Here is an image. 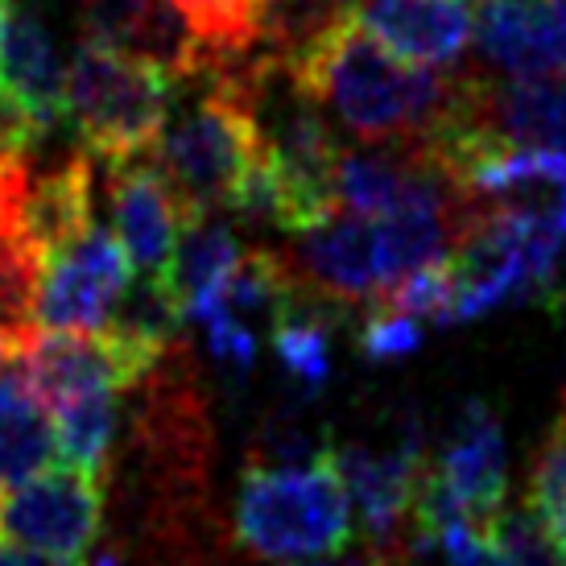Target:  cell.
I'll return each mask as SVG.
<instances>
[{"instance_id":"cell-1","label":"cell","mask_w":566,"mask_h":566,"mask_svg":"<svg viewBox=\"0 0 566 566\" xmlns=\"http://www.w3.org/2000/svg\"><path fill=\"white\" fill-rule=\"evenodd\" d=\"M282 71L294 92L331 112V120L364 145H426L455 116L472 83L451 66L397 59L356 25V17L339 21Z\"/></svg>"},{"instance_id":"cell-2","label":"cell","mask_w":566,"mask_h":566,"mask_svg":"<svg viewBox=\"0 0 566 566\" xmlns=\"http://www.w3.org/2000/svg\"><path fill=\"white\" fill-rule=\"evenodd\" d=\"M273 66V59L203 63V71L195 75L203 80V95L190 99L187 108L170 112L154 149L145 154L174 190L187 223L232 211L244 178L265 161L261 87Z\"/></svg>"},{"instance_id":"cell-3","label":"cell","mask_w":566,"mask_h":566,"mask_svg":"<svg viewBox=\"0 0 566 566\" xmlns=\"http://www.w3.org/2000/svg\"><path fill=\"white\" fill-rule=\"evenodd\" d=\"M232 537L240 551L265 563H302L339 554L352 542V501L335 459L298 468L249 463L237 484Z\"/></svg>"},{"instance_id":"cell-4","label":"cell","mask_w":566,"mask_h":566,"mask_svg":"<svg viewBox=\"0 0 566 566\" xmlns=\"http://www.w3.org/2000/svg\"><path fill=\"white\" fill-rule=\"evenodd\" d=\"M178 83L154 59L80 42L66 66V120L80 133L87 158L104 166L145 158L170 120Z\"/></svg>"},{"instance_id":"cell-5","label":"cell","mask_w":566,"mask_h":566,"mask_svg":"<svg viewBox=\"0 0 566 566\" xmlns=\"http://www.w3.org/2000/svg\"><path fill=\"white\" fill-rule=\"evenodd\" d=\"M133 261L108 228H83L38 269L30 331H104L133 282Z\"/></svg>"},{"instance_id":"cell-6","label":"cell","mask_w":566,"mask_h":566,"mask_svg":"<svg viewBox=\"0 0 566 566\" xmlns=\"http://www.w3.org/2000/svg\"><path fill=\"white\" fill-rule=\"evenodd\" d=\"M104 525L99 475L80 468H46L25 484L0 492V534L59 563H75L95 546Z\"/></svg>"},{"instance_id":"cell-7","label":"cell","mask_w":566,"mask_h":566,"mask_svg":"<svg viewBox=\"0 0 566 566\" xmlns=\"http://www.w3.org/2000/svg\"><path fill=\"white\" fill-rule=\"evenodd\" d=\"M331 459H335V472L344 480L347 501L360 513L368 546L385 551L389 558H401V537H406L401 525L413 513L418 475L430 459L418 422L401 426L394 447L377 451L364 442H347V447H331Z\"/></svg>"},{"instance_id":"cell-8","label":"cell","mask_w":566,"mask_h":566,"mask_svg":"<svg viewBox=\"0 0 566 566\" xmlns=\"http://www.w3.org/2000/svg\"><path fill=\"white\" fill-rule=\"evenodd\" d=\"M285 265L306 298L335 306H380L385 302V269H380L377 220L335 211L331 220L298 232Z\"/></svg>"},{"instance_id":"cell-9","label":"cell","mask_w":566,"mask_h":566,"mask_svg":"<svg viewBox=\"0 0 566 566\" xmlns=\"http://www.w3.org/2000/svg\"><path fill=\"white\" fill-rule=\"evenodd\" d=\"M108 203L116 240L125 244L128 261L145 277H166L174 252L187 228V216L166 187V178L154 170L149 158L112 161L108 166Z\"/></svg>"},{"instance_id":"cell-10","label":"cell","mask_w":566,"mask_h":566,"mask_svg":"<svg viewBox=\"0 0 566 566\" xmlns=\"http://www.w3.org/2000/svg\"><path fill=\"white\" fill-rule=\"evenodd\" d=\"M475 46L509 80L566 75V0H488Z\"/></svg>"},{"instance_id":"cell-11","label":"cell","mask_w":566,"mask_h":566,"mask_svg":"<svg viewBox=\"0 0 566 566\" xmlns=\"http://www.w3.org/2000/svg\"><path fill=\"white\" fill-rule=\"evenodd\" d=\"M352 17L380 46L418 66H455L475 42L468 0H356Z\"/></svg>"},{"instance_id":"cell-12","label":"cell","mask_w":566,"mask_h":566,"mask_svg":"<svg viewBox=\"0 0 566 566\" xmlns=\"http://www.w3.org/2000/svg\"><path fill=\"white\" fill-rule=\"evenodd\" d=\"M426 468L488 530V521L504 509V488H509L504 430L496 413L484 401H468L459 409L455 430L447 434L442 451L426 459Z\"/></svg>"},{"instance_id":"cell-13","label":"cell","mask_w":566,"mask_h":566,"mask_svg":"<svg viewBox=\"0 0 566 566\" xmlns=\"http://www.w3.org/2000/svg\"><path fill=\"white\" fill-rule=\"evenodd\" d=\"M463 116L501 145L566 149V75L484 83L472 75Z\"/></svg>"},{"instance_id":"cell-14","label":"cell","mask_w":566,"mask_h":566,"mask_svg":"<svg viewBox=\"0 0 566 566\" xmlns=\"http://www.w3.org/2000/svg\"><path fill=\"white\" fill-rule=\"evenodd\" d=\"M0 83L25 104V112L42 125V133L66 120V71L59 63L54 38H50L46 21L33 9H21L17 0L4 59H0Z\"/></svg>"},{"instance_id":"cell-15","label":"cell","mask_w":566,"mask_h":566,"mask_svg":"<svg viewBox=\"0 0 566 566\" xmlns=\"http://www.w3.org/2000/svg\"><path fill=\"white\" fill-rule=\"evenodd\" d=\"M59 455V434L46 401L33 394L21 368L0 373V492L46 472Z\"/></svg>"},{"instance_id":"cell-16","label":"cell","mask_w":566,"mask_h":566,"mask_svg":"<svg viewBox=\"0 0 566 566\" xmlns=\"http://www.w3.org/2000/svg\"><path fill=\"white\" fill-rule=\"evenodd\" d=\"M240 261H244V249H240L237 232L216 220V216L190 220L182 228V240H178V252H174V265L166 273V282L174 285V294L182 302L187 323L195 315H203L207 306L220 298Z\"/></svg>"},{"instance_id":"cell-17","label":"cell","mask_w":566,"mask_h":566,"mask_svg":"<svg viewBox=\"0 0 566 566\" xmlns=\"http://www.w3.org/2000/svg\"><path fill=\"white\" fill-rule=\"evenodd\" d=\"M273 360L306 401L331 380V327L315 311V298L302 294L285 315L273 318Z\"/></svg>"},{"instance_id":"cell-18","label":"cell","mask_w":566,"mask_h":566,"mask_svg":"<svg viewBox=\"0 0 566 566\" xmlns=\"http://www.w3.org/2000/svg\"><path fill=\"white\" fill-rule=\"evenodd\" d=\"M120 394L83 397L71 406L54 409V434H59V459L66 468H80L87 475H104L116 451V430H120Z\"/></svg>"},{"instance_id":"cell-19","label":"cell","mask_w":566,"mask_h":566,"mask_svg":"<svg viewBox=\"0 0 566 566\" xmlns=\"http://www.w3.org/2000/svg\"><path fill=\"white\" fill-rule=\"evenodd\" d=\"M170 4L203 46L207 63H216V59H244L261 42L269 0H170Z\"/></svg>"},{"instance_id":"cell-20","label":"cell","mask_w":566,"mask_h":566,"mask_svg":"<svg viewBox=\"0 0 566 566\" xmlns=\"http://www.w3.org/2000/svg\"><path fill=\"white\" fill-rule=\"evenodd\" d=\"M488 542L509 566H566L563 546L551 537L534 504H509L488 521Z\"/></svg>"},{"instance_id":"cell-21","label":"cell","mask_w":566,"mask_h":566,"mask_svg":"<svg viewBox=\"0 0 566 566\" xmlns=\"http://www.w3.org/2000/svg\"><path fill=\"white\" fill-rule=\"evenodd\" d=\"M530 504L566 554V422L542 439L530 463Z\"/></svg>"},{"instance_id":"cell-22","label":"cell","mask_w":566,"mask_h":566,"mask_svg":"<svg viewBox=\"0 0 566 566\" xmlns=\"http://www.w3.org/2000/svg\"><path fill=\"white\" fill-rule=\"evenodd\" d=\"M195 323L203 327L211 360L220 364L232 380H249L252 368H256V356H261V339H256L252 323H244V318L232 315V311H220V306L199 315Z\"/></svg>"},{"instance_id":"cell-23","label":"cell","mask_w":566,"mask_h":566,"mask_svg":"<svg viewBox=\"0 0 566 566\" xmlns=\"http://www.w3.org/2000/svg\"><path fill=\"white\" fill-rule=\"evenodd\" d=\"M422 327L426 323L418 315H406L397 306H373V315L364 318L356 347L368 364H397L422 347Z\"/></svg>"},{"instance_id":"cell-24","label":"cell","mask_w":566,"mask_h":566,"mask_svg":"<svg viewBox=\"0 0 566 566\" xmlns=\"http://www.w3.org/2000/svg\"><path fill=\"white\" fill-rule=\"evenodd\" d=\"M389 554L368 546V551H339V554H323V558H302V563H285V566H385Z\"/></svg>"},{"instance_id":"cell-25","label":"cell","mask_w":566,"mask_h":566,"mask_svg":"<svg viewBox=\"0 0 566 566\" xmlns=\"http://www.w3.org/2000/svg\"><path fill=\"white\" fill-rule=\"evenodd\" d=\"M0 566H63L59 558H46L38 551H25L17 542H0Z\"/></svg>"},{"instance_id":"cell-26","label":"cell","mask_w":566,"mask_h":566,"mask_svg":"<svg viewBox=\"0 0 566 566\" xmlns=\"http://www.w3.org/2000/svg\"><path fill=\"white\" fill-rule=\"evenodd\" d=\"M9 21H13V0H0V59H4V42H9Z\"/></svg>"},{"instance_id":"cell-27","label":"cell","mask_w":566,"mask_h":566,"mask_svg":"<svg viewBox=\"0 0 566 566\" xmlns=\"http://www.w3.org/2000/svg\"><path fill=\"white\" fill-rule=\"evenodd\" d=\"M13 352H17V339L4 327H0V373H4V360H9Z\"/></svg>"},{"instance_id":"cell-28","label":"cell","mask_w":566,"mask_h":566,"mask_svg":"<svg viewBox=\"0 0 566 566\" xmlns=\"http://www.w3.org/2000/svg\"><path fill=\"white\" fill-rule=\"evenodd\" d=\"M554 216H558V223H563V232H566V190L558 195V203H554Z\"/></svg>"},{"instance_id":"cell-29","label":"cell","mask_w":566,"mask_h":566,"mask_svg":"<svg viewBox=\"0 0 566 566\" xmlns=\"http://www.w3.org/2000/svg\"><path fill=\"white\" fill-rule=\"evenodd\" d=\"M558 422H566V389H563V418H558Z\"/></svg>"}]
</instances>
